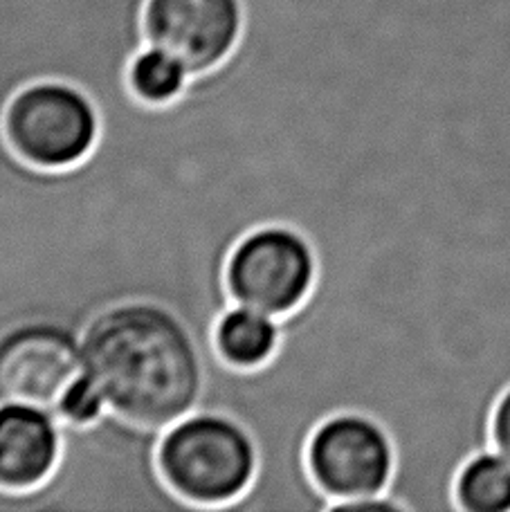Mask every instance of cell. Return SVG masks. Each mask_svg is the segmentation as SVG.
Instances as JSON below:
<instances>
[{"instance_id": "5", "label": "cell", "mask_w": 510, "mask_h": 512, "mask_svg": "<svg viewBox=\"0 0 510 512\" xmlns=\"http://www.w3.org/2000/svg\"><path fill=\"white\" fill-rule=\"evenodd\" d=\"M317 281V252L293 225L270 223L243 236L225 265L234 304L286 317L311 297Z\"/></svg>"}, {"instance_id": "9", "label": "cell", "mask_w": 510, "mask_h": 512, "mask_svg": "<svg viewBox=\"0 0 510 512\" xmlns=\"http://www.w3.org/2000/svg\"><path fill=\"white\" fill-rule=\"evenodd\" d=\"M281 344V317L232 304L214 324V351L225 367L254 371L275 358Z\"/></svg>"}, {"instance_id": "13", "label": "cell", "mask_w": 510, "mask_h": 512, "mask_svg": "<svg viewBox=\"0 0 510 512\" xmlns=\"http://www.w3.org/2000/svg\"><path fill=\"white\" fill-rule=\"evenodd\" d=\"M490 443L510 461V387L502 393L490 418Z\"/></svg>"}, {"instance_id": "12", "label": "cell", "mask_w": 510, "mask_h": 512, "mask_svg": "<svg viewBox=\"0 0 510 512\" xmlns=\"http://www.w3.org/2000/svg\"><path fill=\"white\" fill-rule=\"evenodd\" d=\"M108 411L111 409H108L102 389L97 387V382L86 369H81L77 378L63 391L52 414L57 416L66 432H75V429H84L102 420Z\"/></svg>"}, {"instance_id": "7", "label": "cell", "mask_w": 510, "mask_h": 512, "mask_svg": "<svg viewBox=\"0 0 510 512\" xmlns=\"http://www.w3.org/2000/svg\"><path fill=\"white\" fill-rule=\"evenodd\" d=\"M243 27V0H144V41L176 54L194 77L230 59Z\"/></svg>"}, {"instance_id": "3", "label": "cell", "mask_w": 510, "mask_h": 512, "mask_svg": "<svg viewBox=\"0 0 510 512\" xmlns=\"http://www.w3.org/2000/svg\"><path fill=\"white\" fill-rule=\"evenodd\" d=\"M306 465L329 512H400L387 495L396 445L378 418L351 409L326 416L308 441Z\"/></svg>"}, {"instance_id": "1", "label": "cell", "mask_w": 510, "mask_h": 512, "mask_svg": "<svg viewBox=\"0 0 510 512\" xmlns=\"http://www.w3.org/2000/svg\"><path fill=\"white\" fill-rule=\"evenodd\" d=\"M84 369L108 409L162 432L200 409L209 367L191 326L153 299H124L99 310L81 331Z\"/></svg>"}, {"instance_id": "11", "label": "cell", "mask_w": 510, "mask_h": 512, "mask_svg": "<svg viewBox=\"0 0 510 512\" xmlns=\"http://www.w3.org/2000/svg\"><path fill=\"white\" fill-rule=\"evenodd\" d=\"M459 512H510V461L486 447L461 465L454 479Z\"/></svg>"}, {"instance_id": "4", "label": "cell", "mask_w": 510, "mask_h": 512, "mask_svg": "<svg viewBox=\"0 0 510 512\" xmlns=\"http://www.w3.org/2000/svg\"><path fill=\"white\" fill-rule=\"evenodd\" d=\"M7 144L36 169L77 167L95 151L102 115L84 88L63 79H39L9 99L3 117Z\"/></svg>"}, {"instance_id": "8", "label": "cell", "mask_w": 510, "mask_h": 512, "mask_svg": "<svg viewBox=\"0 0 510 512\" xmlns=\"http://www.w3.org/2000/svg\"><path fill=\"white\" fill-rule=\"evenodd\" d=\"M66 432L52 411L0 402V490L30 492L48 481L63 454Z\"/></svg>"}, {"instance_id": "2", "label": "cell", "mask_w": 510, "mask_h": 512, "mask_svg": "<svg viewBox=\"0 0 510 512\" xmlns=\"http://www.w3.org/2000/svg\"><path fill=\"white\" fill-rule=\"evenodd\" d=\"M158 465L194 512H230L257 479L259 447L241 420L196 409L162 429Z\"/></svg>"}, {"instance_id": "10", "label": "cell", "mask_w": 510, "mask_h": 512, "mask_svg": "<svg viewBox=\"0 0 510 512\" xmlns=\"http://www.w3.org/2000/svg\"><path fill=\"white\" fill-rule=\"evenodd\" d=\"M191 70L176 54L160 48V45L144 43L133 54L126 72V84L131 95L144 106H169L187 93L191 84Z\"/></svg>"}, {"instance_id": "6", "label": "cell", "mask_w": 510, "mask_h": 512, "mask_svg": "<svg viewBox=\"0 0 510 512\" xmlns=\"http://www.w3.org/2000/svg\"><path fill=\"white\" fill-rule=\"evenodd\" d=\"M81 369V331L66 324L36 319L0 335V402L54 411Z\"/></svg>"}]
</instances>
